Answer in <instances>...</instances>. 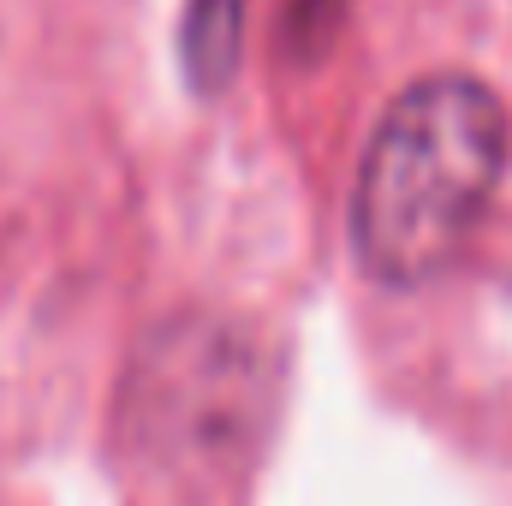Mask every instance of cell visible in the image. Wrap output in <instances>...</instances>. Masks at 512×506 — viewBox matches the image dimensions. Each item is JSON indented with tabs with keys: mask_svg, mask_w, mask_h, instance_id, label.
Returning <instances> with one entry per match:
<instances>
[{
	"mask_svg": "<svg viewBox=\"0 0 512 506\" xmlns=\"http://www.w3.org/2000/svg\"><path fill=\"white\" fill-rule=\"evenodd\" d=\"M512 155L507 102L465 72L387 102L352 185V251L382 286H423L471 245Z\"/></svg>",
	"mask_w": 512,
	"mask_h": 506,
	"instance_id": "cell-1",
	"label": "cell"
},
{
	"mask_svg": "<svg viewBox=\"0 0 512 506\" xmlns=\"http://www.w3.org/2000/svg\"><path fill=\"white\" fill-rule=\"evenodd\" d=\"M245 12H251V0H185L179 60H185V78L203 96H215V90L233 84L239 48H245Z\"/></svg>",
	"mask_w": 512,
	"mask_h": 506,
	"instance_id": "cell-2",
	"label": "cell"
},
{
	"mask_svg": "<svg viewBox=\"0 0 512 506\" xmlns=\"http://www.w3.org/2000/svg\"><path fill=\"white\" fill-rule=\"evenodd\" d=\"M346 6H352V0H292V6H286V36H292V48H298V54H316V48L334 36V24H340Z\"/></svg>",
	"mask_w": 512,
	"mask_h": 506,
	"instance_id": "cell-3",
	"label": "cell"
}]
</instances>
